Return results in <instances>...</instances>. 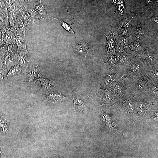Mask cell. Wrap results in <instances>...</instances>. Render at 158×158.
<instances>
[{"mask_svg": "<svg viewBox=\"0 0 158 158\" xmlns=\"http://www.w3.org/2000/svg\"><path fill=\"white\" fill-rule=\"evenodd\" d=\"M38 80L40 81L41 89L44 90H49L55 86L54 81L46 78L42 75L40 72Z\"/></svg>", "mask_w": 158, "mask_h": 158, "instance_id": "9", "label": "cell"}, {"mask_svg": "<svg viewBox=\"0 0 158 158\" xmlns=\"http://www.w3.org/2000/svg\"><path fill=\"white\" fill-rule=\"evenodd\" d=\"M4 76L0 73V82L3 80Z\"/></svg>", "mask_w": 158, "mask_h": 158, "instance_id": "20", "label": "cell"}, {"mask_svg": "<svg viewBox=\"0 0 158 158\" xmlns=\"http://www.w3.org/2000/svg\"><path fill=\"white\" fill-rule=\"evenodd\" d=\"M47 15L49 17L54 19L58 21L60 24H61L62 27L66 31H68L71 34H75V32L71 28L70 26V25H69L65 22L62 21L59 19L53 17L48 14Z\"/></svg>", "mask_w": 158, "mask_h": 158, "instance_id": "15", "label": "cell"}, {"mask_svg": "<svg viewBox=\"0 0 158 158\" xmlns=\"http://www.w3.org/2000/svg\"><path fill=\"white\" fill-rule=\"evenodd\" d=\"M5 44L4 41L1 37L0 36V46L2 45Z\"/></svg>", "mask_w": 158, "mask_h": 158, "instance_id": "19", "label": "cell"}, {"mask_svg": "<svg viewBox=\"0 0 158 158\" xmlns=\"http://www.w3.org/2000/svg\"><path fill=\"white\" fill-rule=\"evenodd\" d=\"M1 64H0V68H1Z\"/></svg>", "mask_w": 158, "mask_h": 158, "instance_id": "23", "label": "cell"}, {"mask_svg": "<svg viewBox=\"0 0 158 158\" xmlns=\"http://www.w3.org/2000/svg\"><path fill=\"white\" fill-rule=\"evenodd\" d=\"M75 50L78 53L86 56L89 55L92 51V47L87 41H81L76 43L74 47Z\"/></svg>", "mask_w": 158, "mask_h": 158, "instance_id": "4", "label": "cell"}, {"mask_svg": "<svg viewBox=\"0 0 158 158\" xmlns=\"http://www.w3.org/2000/svg\"><path fill=\"white\" fill-rule=\"evenodd\" d=\"M63 97V96L60 94L54 93H51L48 96L49 98L52 100H58L62 99Z\"/></svg>", "mask_w": 158, "mask_h": 158, "instance_id": "16", "label": "cell"}, {"mask_svg": "<svg viewBox=\"0 0 158 158\" xmlns=\"http://www.w3.org/2000/svg\"><path fill=\"white\" fill-rule=\"evenodd\" d=\"M0 36L1 37V32L0 29Z\"/></svg>", "mask_w": 158, "mask_h": 158, "instance_id": "21", "label": "cell"}, {"mask_svg": "<svg viewBox=\"0 0 158 158\" xmlns=\"http://www.w3.org/2000/svg\"><path fill=\"white\" fill-rule=\"evenodd\" d=\"M25 9L29 13L37 20L42 18L37 10L34 7L29 6L28 7H26Z\"/></svg>", "mask_w": 158, "mask_h": 158, "instance_id": "14", "label": "cell"}, {"mask_svg": "<svg viewBox=\"0 0 158 158\" xmlns=\"http://www.w3.org/2000/svg\"><path fill=\"white\" fill-rule=\"evenodd\" d=\"M6 4L8 8L12 4V3L11 0H2Z\"/></svg>", "mask_w": 158, "mask_h": 158, "instance_id": "18", "label": "cell"}, {"mask_svg": "<svg viewBox=\"0 0 158 158\" xmlns=\"http://www.w3.org/2000/svg\"><path fill=\"white\" fill-rule=\"evenodd\" d=\"M0 11L8 14V13L6 5L5 2L2 0H0Z\"/></svg>", "mask_w": 158, "mask_h": 158, "instance_id": "17", "label": "cell"}, {"mask_svg": "<svg viewBox=\"0 0 158 158\" xmlns=\"http://www.w3.org/2000/svg\"><path fill=\"white\" fill-rule=\"evenodd\" d=\"M18 18L21 19L27 27L37 20L29 13L25 10H22L20 11Z\"/></svg>", "mask_w": 158, "mask_h": 158, "instance_id": "7", "label": "cell"}, {"mask_svg": "<svg viewBox=\"0 0 158 158\" xmlns=\"http://www.w3.org/2000/svg\"><path fill=\"white\" fill-rule=\"evenodd\" d=\"M8 10L9 26L12 28H15L14 23L20 11L22 10H25V9L19 3L18 4L15 3L12 4L8 8Z\"/></svg>", "mask_w": 158, "mask_h": 158, "instance_id": "3", "label": "cell"}, {"mask_svg": "<svg viewBox=\"0 0 158 158\" xmlns=\"http://www.w3.org/2000/svg\"><path fill=\"white\" fill-rule=\"evenodd\" d=\"M15 36V43L17 45L18 51L27 44L25 39V35L22 32L20 31H17Z\"/></svg>", "mask_w": 158, "mask_h": 158, "instance_id": "10", "label": "cell"}, {"mask_svg": "<svg viewBox=\"0 0 158 158\" xmlns=\"http://www.w3.org/2000/svg\"><path fill=\"white\" fill-rule=\"evenodd\" d=\"M14 26L17 32L18 31H21L25 35L27 26L21 19L17 18Z\"/></svg>", "mask_w": 158, "mask_h": 158, "instance_id": "11", "label": "cell"}, {"mask_svg": "<svg viewBox=\"0 0 158 158\" xmlns=\"http://www.w3.org/2000/svg\"><path fill=\"white\" fill-rule=\"evenodd\" d=\"M18 51V61L21 67L27 66L30 61L29 55L26 48V45L24 46Z\"/></svg>", "mask_w": 158, "mask_h": 158, "instance_id": "6", "label": "cell"}, {"mask_svg": "<svg viewBox=\"0 0 158 158\" xmlns=\"http://www.w3.org/2000/svg\"><path fill=\"white\" fill-rule=\"evenodd\" d=\"M1 37L6 45H14L16 31L14 28L9 26L1 30Z\"/></svg>", "mask_w": 158, "mask_h": 158, "instance_id": "2", "label": "cell"}, {"mask_svg": "<svg viewBox=\"0 0 158 158\" xmlns=\"http://www.w3.org/2000/svg\"><path fill=\"white\" fill-rule=\"evenodd\" d=\"M21 67L19 63L12 66L8 72L7 76L8 78H11L17 75L21 71Z\"/></svg>", "mask_w": 158, "mask_h": 158, "instance_id": "13", "label": "cell"}, {"mask_svg": "<svg viewBox=\"0 0 158 158\" xmlns=\"http://www.w3.org/2000/svg\"><path fill=\"white\" fill-rule=\"evenodd\" d=\"M90 0L91 1H96V0Z\"/></svg>", "mask_w": 158, "mask_h": 158, "instance_id": "22", "label": "cell"}, {"mask_svg": "<svg viewBox=\"0 0 158 158\" xmlns=\"http://www.w3.org/2000/svg\"><path fill=\"white\" fill-rule=\"evenodd\" d=\"M65 1V2H66V0H64Z\"/></svg>", "mask_w": 158, "mask_h": 158, "instance_id": "24", "label": "cell"}, {"mask_svg": "<svg viewBox=\"0 0 158 158\" xmlns=\"http://www.w3.org/2000/svg\"><path fill=\"white\" fill-rule=\"evenodd\" d=\"M39 66L36 65L30 67L27 71L26 77L28 82L30 84H34L38 80L39 71Z\"/></svg>", "mask_w": 158, "mask_h": 158, "instance_id": "5", "label": "cell"}, {"mask_svg": "<svg viewBox=\"0 0 158 158\" xmlns=\"http://www.w3.org/2000/svg\"><path fill=\"white\" fill-rule=\"evenodd\" d=\"M74 106L79 114H83L85 107L83 99L77 93H74L73 96Z\"/></svg>", "mask_w": 158, "mask_h": 158, "instance_id": "8", "label": "cell"}, {"mask_svg": "<svg viewBox=\"0 0 158 158\" xmlns=\"http://www.w3.org/2000/svg\"><path fill=\"white\" fill-rule=\"evenodd\" d=\"M8 14L0 11V30L9 26Z\"/></svg>", "mask_w": 158, "mask_h": 158, "instance_id": "12", "label": "cell"}, {"mask_svg": "<svg viewBox=\"0 0 158 158\" xmlns=\"http://www.w3.org/2000/svg\"><path fill=\"white\" fill-rule=\"evenodd\" d=\"M7 45L8 50L4 59V63L6 67L13 66L18 62V51L15 50L14 45Z\"/></svg>", "mask_w": 158, "mask_h": 158, "instance_id": "1", "label": "cell"}]
</instances>
